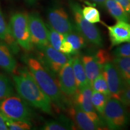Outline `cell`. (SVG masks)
<instances>
[{"instance_id": "6da1fadb", "label": "cell", "mask_w": 130, "mask_h": 130, "mask_svg": "<svg viewBox=\"0 0 130 130\" xmlns=\"http://www.w3.org/2000/svg\"><path fill=\"white\" fill-rule=\"evenodd\" d=\"M12 77L16 92L21 98L32 107L52 115L51 100L40 89L28 68H21Z\"/></svg>"}, {"instance_id": "7a4b0ae2", "label": "cell", "mask_w": 130, "mask_h": 130, "mask_svg": "<svg viewBox=\"0 0 130 130\" xmlns=\"http://www.w3.org/2000/svg\"><path fill=\"white\" fill-rule=\"evenodd\" d=\"M24 61L32 77L51 102L61 109L65 110L66 101L56 75L32 56L24 57Z\"/></svg>"}, {"instance_id": "3957f363", "label": "cell", "mask_w": 130, "mask_h": 130, "mask_svg": "<svg viewBox=\"0 0 130 130\" xmlns=\"http://www.w3.org/2000/svg\"><path fill=\"white\" fill-rule=\"evenodd\" d=\"M101 116L109 129H123L130 123V113L126 105L111 97L107 100Z\"/></svg>"}, {"instance_id": "277c9868", "label": "cell", "mask_w": 130, "mask_h": 130, "mask_svg": "<svg viewBox=\"0 0 130 130\" xmlns=\"http://www.w3.org/2000/svg\"><path fill=\"white\" fill-rule=\"evenodd\" d=\"M69 4L74 17L75 30L87 42L102 48L104 45L103 39L99 29L94 24L90 23L84 18L82 13V9L79 4L72 0H69Z\"/></svg>"}, {"instance_id": "5b68a950", "label": "cell", "mask_w": 130, "mask_h": 130, "mask_svg": "<svg viewBox=\"0 0 130 130\" xmlns=\"http://www.w3.org/2000/svg\"><path fill=\"white\" fill-rule=\"evenodd\" d=\"M0 111L12 119L28 122L33 115L27 102L14 94L0 100Z\"/></svg>"}, {"instance_id": "8992f818", "label": "cell", "mask_w": 130, "mask_h": 130, "mask_svg": "<svg viewBox=\"0 0 130 130\" xmlns=\"http://www.w3.org/2000/svg\"><path fill=\"white\" fill-rule=\"evenodd\" d=\"M8 26L19 46L30 51L33 45L31 40L28 15L25 13H15L11 16Z\"/></svg>"}, {"instance_id": "52a82bcc", "label": "cell", "mask_w": 130, "mask_h": 130, "mask_svg": "<svg viewBox=\"0 0 130 130\" xmlns=\"http://www.w3.org/2000/svg\"><path fill=\"white\" fill-rule=\"evenodd\" d=\"M37 49V58L55 75H57L63 65L71 58V56L56 50L50 44Z\"/></svg>"}, {"instance_id": "ba28073f", "label": "cell", "mask_w": 130, "mask_h": 130, "mask_svg": "<svg viewBox=\"0 0 130 130\" xmlns=\"http://www.w3.org/2000/svg\"><path fill=\"white\" fill-rule=\"evenodd\" d=\"M70 115L79 129L97 130L106 126L102 116L97 112H86L74 104L70 109Z\"/></svg>"}, {"instance_id": "9c48e42d", "label": "cell", "mask_w": 130, "mask_h": 130, "mask_svg": "<svg viewBox=\"0 0 130 130\" xmlns=\"http://www.w3.org/2000/svg\"><path fill=\"white\" fill-rule=\"evenodd\" d=\"M102 72L107 83L110 96L121 101L122 96L126 86L113 61L104 65Z\"/></svg>"}, {"instance_id": "30bf717a", "label": "cell", "mask_w": 130, "mask_h": 130, "mask_svg": "<svg viewBox=\"0 0 130 130\" xmlns=\"http://www.w3.org/2000/svg\"><path fill=\"white\" fill-rule=\"evenodd\" d=\"M48 19L50 25L57 31L66 35L75 30L73 24L64 8L58 5L50 8L48 12Z\"/></svg>"}, {"instance_id": "8fae6325", "label": "cell", "mask_w": 130, "mask_h": 130, "mask_svg": "<svg viewBox=\"0 0 130 130\" xmlns=\"http://www.w3.org/2000/svg\"><path fill=\"white\" fill-rule=\"evenodd\" d=\"M28 21L32 45L39 48L50 44L48 28L39 14L36 13L29 14Z\"/></svg>"}, {"instance_id": "7c38bea8", "label": "cell", "mask_w": 130, "mask_h": 130, "mask_svg": "<svg viewBox=\"0 0 130 130\" xmlns=\"http://www.w3.org/2000/svg\"><path fill=\"white\" fill-rule=\"evenodd\" d=\"M58 81L62 93L67 97H73L78 90L74 71L72 57L62 66L57 74Z\"/></svg>"}, {"instance_id": "4fadbf2b", "label": "cell", "mask_w": 130, "mask_h": 130, "mask_svg": "<svg viewBox=\"0 0 130 130\" xmlns=\"http://www.w3.org/2000/svg\"><path fill=\"white\" fill-rule=\"evenodd\" d=\"M108 30L111 48L130 42V23L118 21L115 25L107 26Z\"/></svg>"}, {"instance_id": "5bb4252c", "label": "cell", "mask_w": 130, "mask_h": 130, "mask_svg": "<svg viewBox=\"0 0 130 130\" xmlns=\"http://www.w3.org/2000/svg\"><path fill=\"white\" fill-rule=\"evenodd\" d=\"M92 91L93 89L90 84L78 89L73 96L74 98V104L86 112H97L92 102Z\"/></svg>"}, {"instance_id": "9a60e30c", "label": "cell", "mask_w": 130, "mask_h": 130, "mask_svg": "<svg viewBox=\"0 0 130 130\" xmlns=\"http://www.w3.org/2000/svg\"><path fill=\"white\" fill-rule=\"evenodd\" d=\"M81 57L87 79L92 85L94 79L102 72L103 66L94 54H84Z\"/></svg>"}, {"instance_id": "2e32d148", "label": "cell", "mask_w": 130, "mask_h": 130, "mask_svg": "<svg viewBox=\"0 0 130 130\" xmlns=\"http://www.w3.org/2000/svg\"><path fill=\"white\" fill-rule=\"evenodd\" d=\"M12 51L4 42L0 40V68L9 73L17 69V61Z\"/></svg>"}, {"instance_id": "e0dca14e", "label": "cell", "mask_w": 130, "mask_h": 130, "mask_svg": "<svg viewBox=\"0 0 130 130\" xmlns=\"http://www.w3.org/2000/svg\"><path fill=\"white\" fill-rule=\"evenodd\" d=\"M0 40L4 42L14 54H17L20 51V46L10 30L9 26L6 24L1 8H0Z\"/></svg>"}, {"instance_id": "ac0fdd59", "label": "cell", "mask_w": 130, "mask_h": 130, "mask_svg": "<svg viewBox=\"0 0 130 130\" xmlns=\"http://www.w3.org/2000/svg\"><path fill=\"white\" fill-rule=\"evenodd\" d=\"M72 68L78 89L82 88L89 84L81 57L78 54L74 55L72 57Z\"/></svg>"}, {"instance_id": "d6986e66", "label": "cell", "mask_w": 130, "mask_h": 130, "mask_svg": "<svg viewBox=\"0 0 130 130\" xmlns=\"http://www.w3.org/2000/svg\"><path fill=\"white\" fill-rule=\"evenodd\" d=\"M104 7L112 17L118 21H124L130 22L129 14L126 12L121 4L114 0H107Z\"/></svg>"}, {"instance_id": "ffe728a7", "label": "cell", "mask_w": 130, "mask_h": 130, "mask_svg": "<svg viewBox=\"0 0 130 130\" xmlns=\"http://www.w3.org/2000/svg\"><path fill=\"white\" fill-rule=\"evenodd\" d=\"M112 61L118 69L126 86H130V57H115Z\"/></svg>"}, {"instance_id": "44dd1931", "label": "cell", "mask_w": 130, "mask_h": 130, "mask_svg": "<svg viewBox=\"0 0 130 130\" xmlns=\"http://www.w3.org/2000/svg\"><path fill=\"white\" fill-rule=\"evenodd\" d=\"M64 38L72 45L75 55L78 54L79 51L86 46V40L76 30L65 35Z\"/></svg>"}, {"instance_id": "7402d4cb", "label": "cell", "mask_w": 130, "mask_h": 130, "mask_svg": "<svg viewBox=\"0 0 130 130\" xmlns=\"http://www.w3.org/2000/svg\"><path fill=\"white\" fill-rule=\"evenodd\" d=\"M72 123L67 118H60V121H48L42 126L44 130H70L74 128Z\"/></svg>"}, {"instance_id": "603a6c76", "label": "cell", "mask_w": 130, "mask_h": 130, "mask_svg": "<svg viewBox=\"0 0 130 130\" xmlns=\"http://www.w3.org/2000/svg\"><path fill=\"white\" fill-rule=\"evenodd\" d=\"M14 94L12 81L4 75L0 74V100Z\"/></svg>"}, {"instance_id": "cb8c5ba5", "label": "cell", "mask_w": 130, "mask_h": 130, "mask_svg": "<svg viewBox=\"0 0 130 130\" xmlns=\"http://www.w3.org/2000/svg\"><path fill=\"white\" fill-rule=\"evenodd\" d=\"M108 98H109L104 93L95 90L92 91V102L96 111L100 115H102Z\"/></svg>"}, {"instance_id": "d4e9b609", "label": "cell", "mask_w": 130, "mask_h": 130, "mask_svg": "<svg viewBox=\"0 0 130 130\" xmlns=\"http://www.w3.org/2000/svg\"><path fill=\"white\" fill-rule=\"evenodd\" d=\"M46 27L48 32L49 43L54 48L59 51L61 43L64 39V35L57 31L49 24H47Z\"/></svg>"}, {"instance_id": "484cf974", "label": "cell", "mask_w": 130, "mask_h": 130, "mask_svg": "<svg viewBox=\"0 0 130 130\" xmlns=\"http://www.w3.org/2000/svg\"><path fill=\"white\" fill-rule=\"evenodd\" d=\"M91 86H92V88L93 89V90H95L97 91V92L104 93L108 98L111 97L110 96V93L109 89H108V85H107V83L102 71L94 79Z\"/></svg>"}, {"instance_id": "4316f807", "label": "cell", "mask_w": 130, "mask_h": 130, "mask_svg": "<svg viewBox=\"0 0 130 130\" xmlns=\"http://www.w3.org/2000/svg\"><path fill=\"white\" fill-rule=\"evenodd\" d=\"M4 117L6 125L10 130H28L31 128L30 122L12 119L4 115Z\"/></svg>"}, {"instance_id": "83f0119b", "label": "cell", "mask_w": 130, "mask_h": 130, "mask_svg": "<svg viewBox=\"0 0 130 130\" xmlns=\"http://www.w3.org/2000/svg\"><path fill=\"white\" fill-rule=\"evenodd\" d=\"M83 15L86 20L90 23L95 24L100 22V13L98 9L92 6H86L82 9Z\"/></svg>"}, {"instance_id": "f1b7e54d", "label": "cell", "mask_w": 130, "mask_h": 130, "mask_svg": "<svg viewBox=\"0 0 130 130\" xmlns=\"http://www.w3.org/2000/svg\"><path fill=\"white\" fill-rule=\"evenodd\" d=\"M113 56L115 57H130V42L119 46L114 50Z\"/></svg>"}, {"instance_id": "f546056e", "label": "cell", "mask_w": 130, "mask_h": 130, "mask_svg": "<svg viewBox=\"0 0 130 130\" xmlns=\"http://www.w3.org/2000/svg\"><path fill=\"white\" fill-rule=\"evenodd\" d=\"M59 51L64 54L68 55V56H71L75 55L72 45H71V43L69 42L65 39V38L63 40L62 43H61Z\"/></svg>"}, {"instance_id": "4dcf8cb0", "label": "cell", "mask_w": 130, "mask_h": 130, "mask_svg": "<svg viewBox=\"0 0 130 130\" xmlns=\"http://www.w3.org/2000/svg\"><path fill=\"white\" fill-rule=\"evenodd\" d=\"M121 101L126 105L130 107V86H126L122 94Z\"/></svg>"}, {"instance_id": "1f68e13d", "label": "cell", "mask_w": 130, "mask_h": 130, "mask_svg": "<svg viewBox=\"0 0 130 130\" xmlns=\"http://www.w3.org/2000/svg\"><path fill=\"white\" fill-rule=\"evenodd\" d=\"M122 6L128 14H130V0H114Z\"/></svg>"}, {"instance_id": "d6a6232c", "label": "cell", "mask_w": 130, "mask_h": 130, "mask_svg": "<svg viewBox=\"0 0 130 130\" xmlns=\"http://www.w3.org/2000/svg\"><path fill=\"white\" fill-rule=\"evenodd\" d=\"M9 129L6 122H5L4 117L3 114L0 111V130H7Z\"/></svg>"}, {"instance_id": "836d02e7", "label": "cell", "mask_w": 130, "mask_h": 130, "mask_svg": "<svg viewBox=\"0 0 130 130\" xmlns=\"http://www.w3.org/2000/svg\"><path fill=\"white\" fill-rule=\"evenodd\" d=\"M90 1H93V3L98 5L99 6L101 7H104L105 3L107 0H90Z\"/></svg>"}, {"instance_id": "e575fe53", "label": "cell", "mask_w": 130, "mask_h": 130, "mask_svg": "<svg viewBox=\"0 0 130 130\" xmlns=\"http://www.w3.org/2000/svg\"><path fill=\"white\" fill-rule=\"evenodd\" d=\"M28 1L29 2H30V3H34V2H35V1H36V0H28Z\"/></svg>"}]
</instances>
